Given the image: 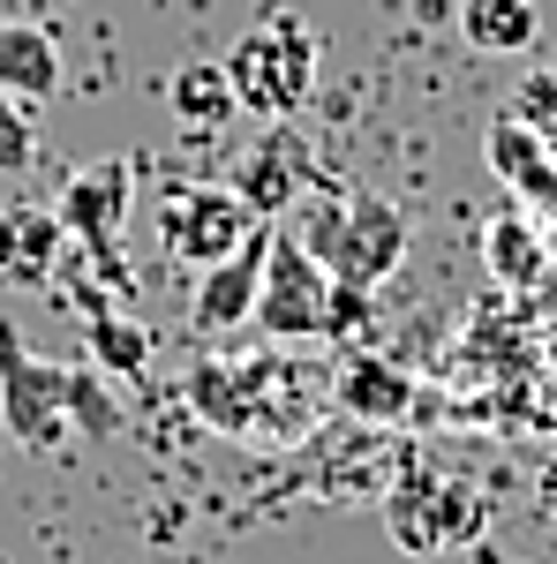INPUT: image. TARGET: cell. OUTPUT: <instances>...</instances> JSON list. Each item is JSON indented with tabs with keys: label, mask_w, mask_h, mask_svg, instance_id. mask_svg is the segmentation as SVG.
I'll list each match as a JSON object with an SVG mask.
<instances>
[{
	"label": "cell",
	"mask_w": 557,
	"mask_h": 564,
	"mask_svg": "<svg viewBox=\"0 0 557 564\" xmlns=\"http://www.w3.org/2000/svg\"><path fill=\"white\" fill-rule=\"evenodd\" d=\"M317 61H324L317 31L301 23L294 8H264L218 68L234 84V106H249L264 121H294L301 106H309V90H317Z\"/></svg>",
	"instance_id": "6da1fadb"
},
{
	"label": "cell",
	"mask_w": 557,
	"mask_h": 564,
	"mask_svg": "<svg viewBox=\"0 0 557 564\" xmlns=\"http://www.w3.org/2000/svg\"><path fill=\"white\" fill-rule=\"evenodd\" d=\"M301 249L332 271V286L377 294L392 271L407 263V218L392 212L385 196H346V204H332V212L309 218Z\"/></svg>",
	"instance_id": "7a4b0ae2"
},
{
	"label": "cell",
	"mask_w": 557,
	"mask_h": 564,
	"mask_svg": "<svg viewBox=\"0 0 557 564\" xmlns=\"http://www.w3.org/2000/svg\"><path fill=\"white\" fill-rule=\"evenodd\" d=\"M76 377L84 361H45L0 324V422L23 452H61L76 436Z\"/></svg>",
	"instance_id": "3957f363"
},
{
	"label": "cell",
	"mask_w": 557,
	"mask_h": 564,
	"mask_svg": "<svg viewBox=\"0 0 557 564\" xmlns=\"http://www.w3.org/2000/svg\"><path fill=\"white\" fill-rule=\"evenodd\" d=\"M332 271L301 249V234H271L264 257V286H257V324L264 339H332Z\"/></svg>",
	"instance_id": "277c9868"
},
{
	"label": "cell",
	"mask_w": 557,
	"mask_h": 564,
	"mask_svg": "<svg viewBox=\"0 0 557 564\" xmlns=\"http://www.w3.org/2000/svg\"><path fill=\"white\" fill-rule=\"evenodd\" d=\"M264 218L226 188V181H196V188H181L167 212H159V249L173 263H189V271H204V263L234 257L249 234H257Z\"/></svg>",
	"instance_id": "5b68a950"
},
{
	"label": "cell",
	"mask_w": 557,
	"mask_h": 564,
	"mask_svg": "<svg viewBox=\"0 0 557 564\" xmlns=\"http://www.w3.org/2000/svg\"><path fill=\"white\" fill-rule=\"evenodd\" d=\"M129 159H98V166H84V174L61 188V204H53V218L68 226V241L84 249L106 279H121V226H129Z\"/></svg>",
	"instance_id": "8992f818"
},
{
	"label": "cell",
	"mask_w": 557,
	"mask_h": 564,
	"mask_svg": "<svg viewBox=\"0 0 557 564\" xmlns=\"http://www.w3.org/2000/svg\"><path fill=\"white\" fill-rule=\"evenodd\" d=\"M264 257H271V226H257L234 257H218L196 271V294H189V324L204 339H226L257 316V286H264Z\"/></svg>",
	"instance_id": "52a82bcc"
},
{
	"label": "cell",
	"mask_w": 557,
	"mask_h": 564,
	"mask_svg": "<svg viewBox=\"0 0 557 564\" xmlns=\"http://www.w3.org/2000/svg\"><path fill=\"white\" fill-rule=\"evenodd\" d=\"M301 159H309V151H301V135L279 121L249 159H234V181H226V188H234L257 218H287V212H294V196L309 188V166H301Z\"/></svg>",
	"instance_id": "ba28073f"
},
{
	"label": "cell",
	"mask_w": 557,
	"mask_h": 564,
	"mask_svg": "<svg viewBox=\"0 0 557 564\" xmlns=\"http://www.w3.org/2000/svg\"><path fill=\"white\" fill-rule=\"evenodd\" d=\"M482 159H490V174L513 188L519 204H535V212H557V159L550 143L527 129V121H490V135H482Z\"/></svg>",
	"instance_id": "9c48e42d"
},
{
	"label": "cell",
	"mask_w": 557,
	"mask_h": 564,
	"mask_svg": "<svg viewBox=\"0 0 557 564\" xmlns=\"http://www.w3.org/2000/svg\"><path fill=\"white\" fill-rule=\"evenodd\" d=\"M68 249V226L39 204H15V212H0V279L8 286H45L53 279V263Z\"/></svg>",
	"instance_id": "30bf717a"
},
{
	"label": "cell",
	"mask_w": 557,
	"mask_h": 564,
	"mask_svg": "<svg viewBox=\"0 0 557 564\" xmlns=\"http://www.w3.org/2000/svg\"><path fill=\"white\" fill-rule=\"evenodd\" d=\"M0 90L23 98V106H45L61 90V45L45 39L39 23H8L0 15Z\"/></svg>",
	"instance_id": "8fae6325"
},
{
	"label": "cell",
	"mask_w": 557,
	"mask_h": 564,
	"mask_svg": "<svg viewBox=\"0 0 557 564\" xmlns=\"http://www.w3.org/2000/svg\"><path fill=\"white\" fill-rule=\"evenodd\" d=\"M460 39H468L474 53H497V61L535 53L543 8H535V0H460Z\"/></svg>",
	"instance_id": "7c38bea8"
},
{
	"label": "cell",
	"mask_w": 557,
	"mask_h": 564,
	"mask_svg": "<svg viewBox=\"0 0 557 564\" xmlns=\"http://www.w3.org/2000/svg\"><path fill=\"white\" fill-rule=\"evenodd\" d=\"M167 106L181 129H218V121H234L242 106H234V84H226V68L218 61H189V68H173L167 84Z\"/></svg>",
	"instance_id": "4fadbf2b"
},
{
	"label": "cell",
	"mask_w": 557,
	"mask_h": 564,
	"mask_svg": "<svg viewBox=\"0 0 557 564\" xmlns=\"http://www.w3.org/2000/svg\"><path fill=\"white\" fill-rule=\"evenodd\" d=\"M482 257H490V271L505 279V286H535L543 279V234H535V218H497L490 234H482Z\"/></svg>",
	"instance_id": "5bb4252c"
},
{
	"label": "cell",
	"mask_w": 557,
	"mask_h": 564,
	"mask_svg": "<svg viewBox=\"0 0 557 564\" xmlns=\"http://www.w3.org/2000/svg\"><path fill=\"white\" fill-rule=\"evenodd\" d=\"M340 399L354 406V414H399V406H407V377L385 369V361H354L346 384H340Z\"/></svg>",
	"instance_id": "9a60e30c"
},
{
	"label": "cell",
	"mask_w": 557,
	"mask_h": 564,
	"mask_svg": "<svg viewBox=\"0 0 557 564\" xmlns=\"http://www.w3.org/2000/svg\"><path fill=\"white\" fill-rule=\"evenodd\" d=\"M90 347H98V369H121V377L151 369V332H136L121 316H90Z\"/></svg>",
	"instance_id": "2e32d148"
},
{
	"label": "cell",
	"mask_w": 557,
	"mask_h": 564,
	"mask_svg": "<svg viewBox=\"0 0 557 564\" xmlns=\"http://www.w3.org/2000/svg\"><path fill=\"white\" fill-rule=\"evenodd\" d=\"M39 166V129H31V106L0 90V174H31Z\"/></svg>",
	"instance_id": "e0dca14e"
},
{
	"label": "cell",
	"mask_w": 557,
	"mask_h": 564,
	"mask_svg": "<svg viewBox=\"0 0 557 564\" xmlns=\"http://www.w3.org/2000/svg\"><path fill=\"white\" fill-rule=\"evenodd\" d=\"M513 106H519L513 121H527V129L543 135V143H557V68H543V76H527Z\"/></svg>",
	"instance_id": "ac0fdd59"
}]
</instances>
